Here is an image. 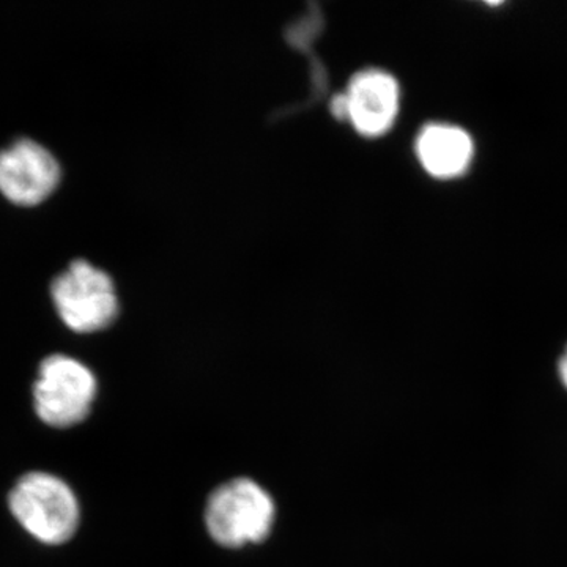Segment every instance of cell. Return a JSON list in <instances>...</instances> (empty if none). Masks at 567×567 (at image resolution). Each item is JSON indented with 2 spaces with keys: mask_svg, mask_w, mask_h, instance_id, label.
<instances>
[{
  "mask_svg": "<svg viewBox=\"0 0 567 567\" xmlns=\"http://www.w3.org/2000/svg\"><path fill=\"white\" fill-rule=\"evenodd\" d=\"M275 518V499L249 477H235L215 488L205 506V527L212 539L229 548L262 543Z\"/></svg>",
  "mask_w": 567,
  "mask_h": 567,
  "instance_id": "cell-1",
  "label": "cell"
},
{
  "mask_svg": "<svg viewBox=\"0 0 567 567\" xmlns=\"http://www.w3.org/2000/svg\"><path fill=\"white\" fill-rule=\"evenodd\" d=\"M13 517L37 540L50 546L66 543L80 525V503L69 484L51 473H28L9 496Z\"/></svg>",
  "mask_w": 567,
  "mask_h": 567,
  "instance_id": "cell-2",
  "label": "cell"
},
{
  "mask_svg": "<svg viewBox=\"0 0 567 567\" xmlns=\"http://www.w3.org/2000/svg\"><path fill=\"white\" fill-rule=\"evenodd\" d=\"M51 297L62 322L76 333L104 330L118 315L114 281L89 260H73L55 276Z\"/></svg>",
  "mask_w": 567,
  "mask_h": 567,
  "instance_id": "cell-3",
  "label": "cell"
},
{
  "mask_svg": "<svg viewBox=\"0 0 567 567\" xmlns=\"http://www.w3.org/2000/svg\"><path fill=\"white\" fill-rule=\"evenodd\" d=\"M96 390L95 375L87 365L69 354L55 353L40 364L33 405L44 424L71 427L89 416Z\"/></svg>",
  "mask_w": 567,
  "mask_h": 567,
  "instance_id": "cell-4",
  "label": "cell"
},
{
  "mask_svg": "<svg viewBox=\"0 0 567 567\" xmlns=\"http://www.w3.org/2000/svg\"><path fill=\"white\" fill-rule=\"evenodd\" d=\"M62 169L40 142L22 137L0 151V193L10 203L37 205L58 188Z\"/></svg>",
  "mask_w": 567,
  "mask_h": 567,
  "instance_id": "cell-5",
  "label": "cell"
},
{
  "mask_svg": "<svg viewBox=\"0 0 567 567\" xmlns=\"http://www.w3.org/2000/svg\"><path fill=\"white\" fill-rule=\"evenodd\" d=\"M344 93L347 121L358 133L379 137L390 132L401 107V87L393 74L379 69L358 71Z\"/></svg>",
  "mask_w": 567,
  "mask_h": 567,
  "instance_id": "cell-6",
  "label": "cell"
},
{
  "mask_svg": "<svg viewBox=\"0 0 567 567\" xmlns=\"http://www.w3.org/2000/svg\"><path fill=\"white\" fill-rule=\"evenodd\" d=\"M416 156L425 173L435 178H457L472 166L475 144L466 130L453 123L434 122L421 128Z\"/></svg>",
  "mask_w": 567,
  "mask_h": 567,
  "instance_id": "cell-7",
  "label": "cell"
},
{
  "mask_svg": "<svg viewBox=\"0 0 567 567\" xmlns=\"http://www.w3.org/2000/svg\"><path fill=\"white\" fill-rule=\"evenodd\" d=\"M331 112H333L336 117L347 121V99L344 92L333 96V100H331Z\"/></svg>",
  "mask_w": 567,
  "mask_h": 567,
  "instance_id": "cell-8",
  "label": "cell"
},
{
  "mask_svg": "<svg viewBox=\"0 0 567 567\" xmlns=\"http://www.w3.org/2000/svg\"><path fill=\"white\" fill-rule=\"evenodd\" d=\"M559 377H561L563 383L567 388V349L561 360H559Z\"/></svg>",
  "mask_w": 567,
  "mask_h": 567,
  "instance_id": "cell-9",
  "label": "cell"
}]
</instances>
